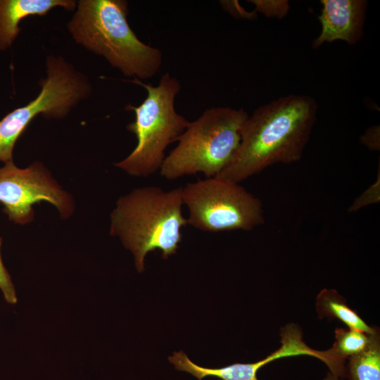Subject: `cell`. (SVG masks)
<instances>
[{
    "instance_id": "cell-4",
    "label": "cell",
    "mask_w": 380,
    "mask_h": 380,
    "mask_svg": "<svg viewBox=\"0 0 380 380\" xmlns=\"http://www.w3.org/2000/svg\"><path fill=\"white\" fill-rule=\"evenodd\" d=\"M248 116L242 108L205 110L178 138V144L161 165L160 175L167 179L198 172L206 178L218 175L236 153Z\"/></svg>"
},
{
    "instance_id": "cell-3",
    "label": "cell",
    "mask_w": 380,
    "mask_h": 380,
    "mask_svg": "<svg viewBox=\"0 0 380 380\" xmlns=\"http://www.w3.org/2000/svg\"><path fill=\"white\" fill-rule=\"evenodd\" d=\"M127 15L126 1L82 0L68 28L77 43L103 56L125 75L150 78L160 69L162 53L137 37Z\"/></svg>"
},
{
    "instance_id": "cell-16",
    "label": "cell",
    "mask_w": 380,
    "mask_h": 380,
    "mask_svg": "<svg viewBox=\"0 0 380 380\" xmlns=\"http://www.w3.org/2000/svg\"><path fill=\"white\" fill-rule=\"evenodd\" d=\"M380 172H379L375 182L365 189L358 197L355 198L350 206V213L356 212L362 208L379 202L380 200Z\"/></svg>"
},
{
    "instance_id": "cell-7",
    "label": "cell",
    "mask_w": 380,
    "mask_h": 380,
    "mask_svg": "<svg viewBox=\"0 0 380 380\" xmlns=\"http://www.w3.org/2000/svg\"><path fill=\"white\" fill-rule=\"evenodd\" d=\"M41 84L37 98L0 120V160L5 163L13 161L15 144L35 116L63 117L88 91L87 83L70 65L55 57L48 58L47 77Z\"/></svg>"
},
{
    "instance_id": "cell-15",
    "label": "cell",
    "mask_w": 380,
    "mask_h": 380,
    "mask_svg": "<svg viewBox=\"0 0 380 380\" xmlns=\"http://www.w3.org/2000/svg\"><path fill=\"white\" fill-rule=\"evenodd\" d=\"M255 8V11L261 13L267 17H277L282 18L289 11V3L288 1H266V0H251Z\"/></svg>"
},
{
    "instance_id": "cell-14",
    "label": "cell",
    "mask_w": 380,
    "mask_h": 380,
    "mask_svg": "<svg viewBox=\"0 0 380 380\" xmlns=\"http://www.w3.org/2000/svg\"><path fill=\"white\" fill-rule=\"evenodd\" d=\"M374 335L352 329L337 328L335 330V342L330 349L336 358L345 361L347 357L365 350Z\"/></svg>"
},
{
    "instance_id": "cell-6",
    "label": "cell",
    "mask_w": 380,
    "mask_h": 380,
    "mask_svg": "<svg viewBox=\"0 0 380 380\" xmlns=\"http://www.w3.org/2000/svg\"><path fill=\"white\" fill-rule=\"evenodd\" d=\"M187 223L210 232L251 230L265 222L259 198L232 181L213 177L182 187Z\"/></svg>"
},
{
    "instance_id": "cell-2",
    "label": "cell",
    "mask_w": 380,
    "mask_h": 380,
    "mask_svg": "<svg viewBox=\"0 0 380 380\" xmlns=\"http://www.w3.org/2000/svg\"><path fill=\"white\" fill-rule=\"evenodd\" d=\"M182 187L165 191L158 186L134 189L120 197L110 214V234L120 237L134 258L139 272L144 270L146 255L160 250L162 258L175 254L182 239Z\"/></svg>"
},
{
    "instance_id": "cell-12",
    "label": "cell",
    "mask_w": 380,
    "mask_h": 380,
    "mask_svg": "<svg viewBox=\"0 0 380 380\" xmlns=\"http://www.w3.org/2000/svg\"><path fill=\"white\" fill-rule=\"evenodd\" d=\"M316 308L320 317L336 318L350 329L369 335L377 333L376 329L367 325L334 290H322L317 297Z\"/></svg>"
},
{
    "instance_id": "cell-1",
    "label": "cell",
    "mask_w": 380,
    "mask_h": 380,
    "mask_svg": "<svg viewBox=\"0 0 380 380\" xmlns=\"http://www.w3.org/2000/svg\"><path fill=\"white\" fill-rule=\"evenodd\" d=\"M317 113L316 101L307 95L289 94L260 106L244 121L236 153L215 177L240 183L273 165L298 162Z\"/></svg>"
},
{
    "instance_id": "cell-17",
    "label": "cell",
    "mask_w": 380,
    "mask_h": 380,
    "mask_svg": "<svg viewBox=\"0 0 380 380\" xmlns=\"http://www.w3.org/2000/svg\"><path fill=\"white\" fill-rule=\"evenodd\" d=\"M1 243L2 239L0 237V289L5 300L9 304L14 305L18 301L16 292L11 276L2 262L1 256Z\"/></svg>"
},
{
    "instance_id": "cell-19",
    "label": "cell",
    "mask_w": 380,
    "mask_h": 380,
    "mask_svg": "<svg viewBox=\"0 0 380 380\" xmlns=\"http://www.w3.org/2000/svg\"><path fill=\"white\" fill-rule=\"evenodd\" d=\"M221 3L223 7L228 10L229 12L234 13L236 11H238L236 15H239L242 18H253V15L252 13H248L244 11V9L238 4L237 1H222Z\"/></svg>"
},
{
    "instance_id": "cell-10",
    "label": "cell",
    "mask_w": 380,
    "mask_h": 380,
    "mask_svg": "<svg viewBox=\"0 0 380 380\" xmlns=\"http://www.w3.org/2000/svg\"><path fill=\"white\" fill-rule=\"evenodd\" d=\"M320 4L322 8L318 20L321 31L312 42L313 49L336 40L354 45L362 39L367 1L322 0Z\"/></svg>"
},
{
    "instance_id": "cell-13",
    "label": "cell",
    "mask_w": 380,
    "mask_h": 380,
    "mask_svg": "<svg viewBox=\"0 0 380 380\" xmlns=\"http://www.w3.org/2000/svg\"><path fill=\"white\" fill-rule=\"evenodd\" d=\"M348 380H380V346L378 334L373 336L368 347L349 357L345 368Z\"/></svg>"
},
{
    "instance_id": "cell-9",
    "label": "cell",
    "mask_w": 380,
    "mask_h": 380,
    "mask_svg": "<svg viewBox=\"0 0 380 380\" xmlns=\"http://www.w3.org/2000/svg\"><path fill=\"white\" fill-rule=\"evenodd\" d=\"M281 346L266 357L255 362L234 363L223 367L209 368L193 362L183 352H175L168 357L175 368L195 376L198 380L205 377H215L221 380H259L258 372L274 360L291 356L309 355L322 362L326 358L325 351L314 350L303 341V334L298 327L289 324L281 332Z\"/></svg>"
},
{
    "instance_id": "cell-5",
    "label": "cell",
    "mask_w": 380,
    "mask_h": 380,
    "mask_svg": "<svg viewBox=\"0 0 380 380\" xmlns=\"http://www.w3.org/2000/svg\"><path fill=\"white\" fill-rule=\"evenodd\" d=\"M132 82L147 91L141 105L125 107L135 113L134 121L127 125V129L135 134L137 144L129 156L115 165L130 175L148 177L160 170L166 148L177 141L190 122L175 110V99L181 86L170 73L163 75L157 86L137 78Z\"/></svg>"
},
{
    "instance_id": "cell-20",
    "label": "cell",
    "mask_w": 380,
    "mask_h": 380,
    "mask_svg": "<svg viewBox=\"0 0 380 380\" xmlns=\"http://www.w3.org/2000/svg\"><path fill=\"white\" fill-rule=\"evenodd\" d=\"M324 380H342L341 378H339L334 374H332L331 372H328L326 377Z\"/></svg>"
},
{
    "instance_id": "cell-11",
    "label": "cell",
    "mask_w": 380,
    "mask_h": 380,
    "mask_svg": "<svg viewBox=\"0 0 380 380\" xmlns=\"http://www.w3.org/2000/svg\"><path fill=\"white\" fill-rule=\"evenodd\" d=\"M75 7L70 0H0V49L8 47L20 31V21L28 15H44L51 9Z\"/></svg>"
},
{
    "instance_id": "cell-8",
    "label": "cell",
    "mask_w": 380,
    "mask_h": 380,
    "mask_svg": "<svg viewBox=\"0 0 380 380\" xmlns=\"http://www.w3.org/2000/svg\"><path fill=\"white\" fill-rule=\"evenodd\" d=\"M46 201L58 210L61 217H70L75 205L72 196L64 191L40 162L26 168L13 162L0 167V203L10 220L25 224L32 221L35 203Z\"/></svg>"
},
{
    "instance_id": "cell-18",
    "label": "cell",
    "mask_w": 380,
    "mask_h": 380,
    "mask_svg": "<svg viewBox=\"0 0 380 380\" xmlns=\"http://www.w3.org/2000/svg\"><path fill=\"white\" fill-rule=\"evenodd\" d=\"M362 144L372 151L379 149V127L374 126L369 128L360 138Z\"/></svg>"
}]
</instances>
